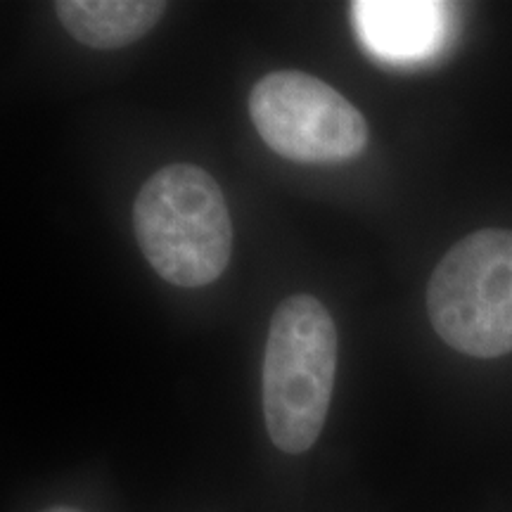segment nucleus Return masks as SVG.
Here are the masks:
<instances>
[{"mask_svg": "<svg viewBox=\"0 0 512 512\" xmlns=\"http://www.w3.org/2000/svg\"><path fill=\"white\" fill-rule=\"evenodd\" d=\"M138 245L166 283L204 287L221 278L233 252V223L219 183L195 164H169L133 207Z\"/></svg>", "mask_w": 512, "mask_h": 512, "instance_id": "obj_1", "label": "nucleus"}, {"mask_svg": "<svg viewBox=\"0 0 512 512\" xmlns=\"http://www.w3.org/2000/svg\"><path fill=\"white\" fill-rule=\"evenodd\" d=\"M337 330L330 311L311 294H292L278 306L264 354V418L280 451H309L320 437L332 401Z\"/></svg>", "mask_w": 512, "mask_h": 512, "instance_id": "obj_2", "label": "nucleus"}, {"mask_svg": "<svg viewBox=\"0 0 512 512\" xmlns=\"http://www.w3.org/2000/svg\"><path fill=\"white\" fill-rule=\"evenodd\" d=\"M427 311L437 335L460 354H510L512 230H477L448 249L430 278Z\"/></svg>", "mask_w": 512, "mask_h": 512, "instance_id": "obj_3", "label": "nucleus"}, {"mask_svg": "<svg viewBox=\"0 0 512 512\" xmlns=\"http://www.w3.org/2000/svg\"><path fill=\"white\" fill-rule=\"evenodd\" d=\"M249 114L264 143L290 162H349L368 145L366 117L306 72L266 74L249 95Z\"/></svg>", "mask_w": 512, "mask_h": 512, "instance_id": "obj_4", "label": "nucleus"}, {"mask_svg": "<svg viewBox=\"0 0 512 512\" xmlns=\"http://www.w3.org/2000/svg\"><path fill=\"white\" fill-rule=\"evenodd\" d=\"M358 34L368 50L384 60L406 62L427 57L444 38L446 5L418 0L354 3Z\"/></svg>", "mask_w": 512, "mask_h": 512, "instance_id": "obj_5", "label": "nucleus"}, {"mask_svg": "<svg viewBox=\"0 0 512 512\" xmlns=\"http://www.w3.org/2000/svg\"><path fill=\"white\" fill-rule=\"evenodd\" d=\"M57 17L88 48H124L136 43L162 19L157 0H60Z\"/></svg>", "mask_w": 512, "mask_h": 512, "instance_id": "obj_6", "label": "nucleus"}, {"mask_svg": "<svg viewBox=\"0 0 512 512\" xmlns=\"http://www.w3.org/2000/svg\"><path fill=\"white\" fill-rule=\"evenodd\" d=\"M43 512H79V510L67 508V505H57V508H50V510H43Z\"/></svg>", "mask_w": 512, "mask_h": 512, "instance_id": "obj_7", "label": "nucleus"}]
</instances>
